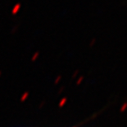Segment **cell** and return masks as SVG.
Instances as JSON below:
<instances>
[{
	"label": "cell",
	"instance_id": "obj_1",
	"mask_svg": "<svg viewBox=\"0 0 127 127\" xmlns=\"http://www.w3.org/2000/svg\"><path fill=\"white\" fill-rule=\"evenodd\" d=\"M20 8H21V3H17V4H16V5L14 6L13 8H12V14H16V13H17V12L19 11Z\"/></svg>",
	"mask_w": 127,
	"mask_h": 127
}]
</instances>
